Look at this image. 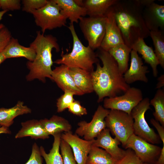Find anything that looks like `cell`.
I'll use <instances>...</instances> for the list:
<instances>
[{
  "label": "cell",
  "mask_w": 164,
  "mask_h": 164,
  "mask_svg": "<svg viewBox=\"0 0 164 164\" xmlns=\"http://www.w3.org/2000/svg\"><path fill=\"white\" fill-rule=\"evenodd\" d=\"M11 132L8 128L2 126H0V134H10Z\"/></svg>",
  "instance_id": "42"
},
{
  "label": "cell",
  "mask_w": 164,
  "mask_h": 164,
  "mask_svg": "<svg viewBox=\"0 0 164 164\" xmlns=\"http://www.w3.org/2000/svg\"><path fill=\"white\" fill-rule=\"evenodd\" d=\"M68 109L70 113L76 116H81L87 114L86 108L82 106L78 101L75 100Z\"/></svg>",
  "instance_id": "37"
},
{
  "label": "cell",
  "mask_w": 164,
  "mask_h": 164,
  "mask_svg": "<svg viewBox=\"0 0 164 164\" xmlns=\"http://www.w3.org/2000/svg\"><path fill=\"white\" fill-rule=\"evenodd\" d=\"M64 94L57 100L56 106L58 112H61L68 108L75 100L74 93L68 91H64Z\"/></svg>",
  "instance_id": "31"
},
{
  "label": "cell",
  "mask_w": 164,
  "mask_h": 164,
  "mask_svg": "<svg viewBox=\"0 0 164 164\" xmlns=\"http://www.w3.org/2000/svg\"><path fill=\"white\" fill-rule=\"evenodd\" d=\"M60 149L63 164H77L70 146L62 138Z\"/></svg>",
  "instance_id": "32"
},
{
  "label": "cell",
  "mask_w": 164,
  "mask_h": 164,
  "mask_svg": "<svg viewBox=\"0 0 164 164\" xmlns=\"http://www.w3.org/2000/svg\"><path fill=\"white\" fill-rule=\"evenodd\" d=\"M11 33L5 27L0 31V53L2 52L12 38Z\"/></svg>",
  "instance_id": "38"
},
{
  "label": "cell",
  "mask_w": 164,
  "mask_h": 164,
  "mask_svg": "<svg viewBox=\"0 0 164 164\" xmlns=\"http://www.w3.org/2000/svg\"><path fill=\"white\" fill-rule=\"evenodd\" d=\"M19 0H0V8L2 10L13 11L21 8Z\"/></svg>",
  "instance_id": "36"
},
{
  "label": "cell",
  "mask_w": 164,
  "mask_h": 164,
  "mask_svg": "<svg viewBox=\"0 0 164 164\" xmlns=\"http://www.w3.org/2000/svg\"><path fill=\"white\" fill-rule=\"evenodd\" d=\"M158 82L156 84V87L157 89H161L164 86V75L162 74L158 78Z\"/></svg>",
  "instance_id": "41"
},
{
  "label": "cell",
  "mask_w": 164,
  "mask_h": 164,
  "mask_svg": "<svg viewBox=\"0 0 164 164\" xmlns=\"http://www.w3.org/2000/svg\"><path fill=\"white\" fill-rule=\"evenodd\" d=\"M29 47L34 50L36 56L33 61L26 63L29 72L26 76V80L32 81L38 79L43 83L46 82L47 78L51 80L53 63L52 51L54 49L57 52L60 50L57 39L51 35H44L38 31Z\"/></svg>",
  "instance_id": "3"
},
{
  "label": "cell",
  "mask_w": 164,
  "mask_h": 164,
  "mask_svg": "<svg viewBox=\"0 0 164 164\" xmlns=\"http://www.w3.org/2000/svg\"><path fill=\"white\" fill-rule=\"evenodd\" d=\"M61 133L53 135L54 142L52 147L48 153H47L43 147L39 148L41 156L44 159L46 164H63V159L59 150L61 140Z\"/></svg>",
  "instance_id": "27"
},
{
  "label": "cell",
  "mask_w": 164,
  "mask_h": 164,
  "mask_svg": "<svg viewBox=\"0 0 164 164\" xmlns=\"http://www.w3.org/2000/svg\"><path fill=\"white\" fill-rule=\"evenodd\" d=\"M47 134L53 136L57 134L71 131L72 126L65 118L56 115L50 119L44 118L39 120Z\"/></svg>",
  "instance_id": "22"
},
{
  "label": "cell",
  "mask_w": 164,
  "mask_h": 164,
  "mask_svg": "<svg viewBox=\"0 0 164 164\" xmlns=\"http://www.w3.org/2000/svg\"><path fill=\"white\" fill-rule=\"evenodd\" d=\"M109 129L104 128L96 137L92 140V145L104 149L113 159L117 162L125 155L126 150L119 148L121 143L117 138H112Z\"/></svg>",
  "instance_id": "14"
},
{
  "label": "cell",
  "mask_w": 164,
  "mask_h": 164,
  "mask_svg": "<svg viewBox=\"0 0 164 164\" xmlns=\"http://www.w3.org/2000/svg\"><path fill=\"white\" fill-rule=\"evenodd\" d=\"M30 13L32 15L36 25L40 28L43 34L47 30L66 26L67 19L61 13L60 7L53 0H48L44 7Z\"/></svg>",
  "instance_id": "5"
},
{
  "label": "cell",
  "mask_w": 164,
  "mask_h": 164,
  "mask_svg": "<svg viewBox=\"0 0 164 164\" xmlns=\"http://www.w3.org/2000/svg\"><path fill=\"white\" fill-rule=\"evenodd\" d=\"M143 164H151L146 163H143Z\"/></svg>",
  "instance_id": "45"
},
{
  "label": "cell",
  "mask_w": 164,
  "mask_h": 164,
  "mask_svg": "<svg viewBox=\"0 0 164 164\" xmlns=\"http://www.w3.org/2000/svg\"><path fill=\"white\" fill-rule=\"evenodd\" d=\"M61 138L70 146L77 164H86L92 140L81 139L76 134H73L71 131L61 134Z\"/></svg>",
  "instance_id": "12"
},
{
  "label": "cell",
  "mask_w": 164,
  "mask_h": 164,
  "mask_svg": "<svg viewBox=\"0 0 164 164\" xmlns=\"http://www.w3.org/2000/svg\"><path fill=\"white\" fill-rule=\"evenodd\" d=\"M31 109L24 105V102L18 101L13 107L10 108H0V125L9 128L14 122L16 117L30 113Z\"/></svg>",
  "instance_id": "23"
},
{
  "label": "cell",
  "mask_w": 164,
  "mask_h": 164,
  "mask_svg": "<svg viewBox=\"0 0 164 164\" xmlns=\"http://www.w3.org/2000/svg\"><path fill=\"white\" fill-rule=\"evenodd\" d=\"M22 10L27 12H30L37 10L44 7L47 3V0H23Z\"/></svg>",
  "instance_id": "33"
},
{
  "label": "cell",
  "mask_w": 164,
  "mask_h": 164,
  "mask_svg": "<svg viewBox=\"0 0 164 164\" xmlns=\"http://www.w3.org/2000/svg\"><path fill=\"white\" fill-rule=\"evenodd\" d=\"M144 6L140 0H118L111 7L124 43L130 48L139 38L149 36L143 17Z\"/></svg>",
  "instance_id": "2"
},
{
  "label": "cell",
  "mask_w": 164,
  "mask_h": 164,
  "mask_svg": "<svg viewBox=\"0 0 164 164\" xmlns=\"http://www.w3.org/2000/svg\"><path fill=\"white\" fill-rule=\"evenodd\" d=\"M69 73L77 87L84 94L94 91L91 72L77 68H69Z\"/></svg>",
  "instance_id": "21"
},
{
  "label": "cell",
  "mask_w": 164,
  "mask_h": 164,
  "mask_svg": "<svg viewBox=\"0 0 164 164\" xmlns=\"http://www.w3.org/2000/svg\"><path fill=\"white\" fill-rule=\"evenodd\" d=\"M42 156L39 148L36 143L32 145L31 155L25 164H43Z\"/></svg>",
  "instance_id": "35"
},
{
  "label": "cell",
  "mask_w": 164,
  "mask_h": 164,
  "mask_svg": "<svg viewBox=\"0 0 164 164\" xmlns=\"http://www.w3.org/2000/svg\"><path fill=\"white\" fill-rule=\"evenodd\" d=\"M131 48L142 55L145 62L151 67L153 76L156 77L158 73L157 67L159 63L152 47L148 46L143 39L140 38L133 43Z\"/></svg>",
  "instance_id": "24"
},
{
  "label": "cell",
  "mask_w": 164,
  "mask_h": 164,
  "mask_svg": "<svg viewBox=\"0 0 164 164\" xmlns=\"http://www.w3.org/2000/svg\"><path fill=\"white\" fill-rule=\"evenodd\" d=\"M6 60L2 52L0 53V65Z\"/></svg>",
  "instance_id": "44"
},
{
  "label": "cell",
  "mask_w": 164,
  "mask_h": 164,
  "mask_svg": "<svg viewBox=\"0 0 164 164\" xmlns=\"http://www.w3.org/2000/svg\"><path fill=\"white\" fill-rule=\"evenodd\" d=\"M150 100L145 98L132 110L131 114L134 120V134L152 144H159L161 140L154 130L149 126L145 118L146 111L151 109Z\"/></svg>",
  "instance_id": "7"
},
{
  "label": "cell",
  "mask_w": 164,
  "mask_h": 164,
  "mask_svg": "<svg viewBox=\"0 0 164 164\" xmlns=\"http://www.w3.org/2000/svg\"><path fill=\"white\" fill-rule=\"evenodd\" d=\"M143 99L140 89L130 87L121 95L105 98L103 107L107 109L121 111L131 114L133 108Z\"/></svg>",
  "instance_id": "9"
},
{
  "label": "cell",
  "mask_w": 164,
  "mask_h": 164,
  "mask_svg": "<svg viewBox=\"0 0 164 164\" xmlns=\"http://www.w3.org/2000/svg\"><path fill=\"white\" fill-rule=\"evenodd\" d=\"M21 128L15 136V138L29 136L32 139H46L49 138L39 121L32 119L22 122Z\"/></svg>",
  "instance_id": "20"
},
{
  "label": "cell",
  "mask_w": 164,
  "mask_h": 164,
  "mask_svg": "<svg viewBox=\"0 0 164 164\" xmlns=\"http://www.w3.org/2000/svg\"><path fill=\"white\" fill-rule=\"evenodd\" d=\"M155 164H164V145L162 148L160 154Z\"/></svg>",
  "instance_id": "40"
},
{
  "label": "cell",
  "mask_w": 164,
  "mask_h": 164,
  "mask_svg": "<svg viewBox=\"0 0 164 164\" xmlns=\"http://www.w3.org/2000/svg\"><path fill=\"white\" fill-rule=\"evenodd\" d=\"M143 163L136 155L134 151L127 149L124 156L115 164H143Z\"/></svg>",
  "instance_id": "34"
},
{
  "label": "cell",
  "mask_w": 164,
  "mask_h": 164,
  "mask_svg": "<svg viewBox=\"0 0 164 164\" xmlns=\"http://www.w3.org/2000/svg\"><path fill=\"white\" fill-rule=\"evenodd\" d=\"M106 17H81L79 26L88 46L94 50L100 47L106 31Z\"/></svg>",
  "instance_id": "8"
},
{
  "label": "cell",
  "mask_w": 164,
  "mask_h": 164,
  "mask_svg": "<svg viewBox=\"0 0 164 164\" xmlns=\"http://www.w3.org/2000/svg\"><path fill=\"white\" fill-rule=\"evenodd\" d=\"M132 49L125 43L110 48L108 52L116 61L121 73L124 74L128 70L129 55Z\"/></svg>",
  "instance_id": "26"
},
{
  "label": "cell",
  "mask_w": 164,
  "mask_h": 164,
  "mask_svg": "<svg viewBox=\"0 0 164 164\" xmlns=\"http://www.w3.org/2000/svg\"><path fill=\"white\" fill-rule=\"evenodd\" d=\"M97 55L102 63L98 62L95 70L91 72L94 90L98 96L97 101L106 97H111L125 92L130 87L125 82L114 59L108 51L100 48Z\"/></svg>",
  "instance_id": "1"
},
{
  "label": "cell",
  "mask_w": 164,
  "mask_h": 164,
  "mask_svg": "<svg viewBox=\"0 0 164 164\" xmlns=\"http://www.w3.org/2000/svg\"><path fill=\"white\" fill-rule=\"evenodd\" d=\"M109 111L99 105L90 122L82 121L78 123V127L76 130L75 134L79 136L83 137L86 140L95 139L106 128L105 119Z\"/></svg>",
  "instance_id": "10"
},
{
  "label": "cell",
  "mask_w": 164,
  "mask_h": 164,
  "mask_svg": "<svg viewBox=\"0 0 164 164\" xmlns=\"http://www.w3.org/2000/svg\"><path fill=\"white\" fill-rule=\"evenodd\" d=\"M164 31L158 30L150 32L149 36L152 39L155 47V55L160 65L164 69Z\"/></svg>",
  "instance_id": "29"
},
{
  "label": "cell",
  "mask_w": 164,
  "mask_h": 164,
  "mask_svg": "<svg viewBox=\"0 0 164 164\" xmlns=\"http://www.w3.org/2000/svg\"><path fill=\"white\" fill-rule=\"evenodd\" d=\"M154 0L145 5L142 12L145 25L150 31L164 29V5L155 3Z\"/></svg>",
  "instance_id": "13"
},
{
  "label": "cell",
  "mask_w": 164,
  "mask_h": 164,
  "mask_svg": "<svg viewBox=\"0 0 164 164\" xmlns=\"http://www.w3.org/2000/svg\"><path fill=\"white\" fill-rule=\"evenodd\" d=\"M116 162L104 150L92 145L86 164H115Z\"/></svg>",
  "instance_id": "28"
},
{
  "label": "cell",
  "mask_w": 164,
  "mask_h": 164,
  "mask_svg": "<svg viewBox=\"0 0 164 164\" xmlns=\"http://www.w3.org/2000/svg\"><path fill=\"white\" fill-rule=\"evenodd\" d=\"M118 0H83V7L87 11L89 16L105 15L110 8Z\"/></svg>",
  "instance_id": "25"
},
{
  "label": "cell",
  "mask_w": 164,
  "mask_h": 164,
  "mask_svg": "<svg viewBox=\"0 0 164 164\" xmlns=\"http://www.w3.org/2000/svg\"><path fill=\"white\" fill-rule=\"evenodd\" d=\"M130 54V67L123 74L125 82L129 85L137 81L148 82L146 76L149 72L148 67L144 65L142 58L136 51L132 49Z\"/></svg>",
  "instance_id": "16"
},
{
  "label": "cell",
  "mask_w": 164,
  "mask_h": 164,
  "mask_svg": "<svg viewBox=\"0 0 164 164\" xmlns=\"http://www.w3.org/2000/svg\"><path fill=\"white\" fill-rule=\"evenodd\" d=\"M60 7L61 13L70 21L78 23L81 17L87 14L86 9L77 5L74 0H53Z\"/></svg>",
  "instance_id": "18"
},
{
  "label": "cell",
  "mask_w": 164,
  "mask_h": 164,
  "mask_svg": "<svg viewBox=\"0 0 164 164\" xmlns=\"http://www.w3.org/2000/svg\"><path fill=\"white\" fill-rule=\"evenodd\" d=\"M7 10H2L0 11V22L4 14L7 12ZM5 27L4 25L0 23V31Z\"/></svg>",
  "instance_id": "43"
},
{
  "label": "cell",
  "mask_w": 164,
  "mask_h": 164,
  "mask_svg": "<svg viewBox=\"0 0 164 164\" xmlns=\"http://www.w3.org/2000/svg\"></svg>",
  "instance_id": "46"
},
{
  "label": "cell",
  "mask_w": 164,
  "mask_h": 164,
  "mask_svg": "<svg viewBox=\"0 0 164 164\" xmlns=\"http://www.w3.org/2000/svg\"><path fill=\"white\" fill-rule=\"evenodd\" d=\"M151 123L156 129L160 140L164 145V126L162 125L160 123L155 119L151 118L150 120Z\"/></svg>",
  "instance_id": "39"
},
{
  "label": "cell",
  "mask_w": 164,
  "mask_h": 164,
  "mask_svg": "<svg viewBox=\"0 0 164 164\" xmlns=\"http://www.w3.org/2000/svg\"><path fill=\"white\" fill-rule=\"evenodd\" d=\"M105 120L106 128L125 147L128 139L134 134V120L131 114L121 111L110 110Z\"/></svg>",
  "instance_id": "6"
},
{
  "label": "cell",
  "mask_w": 164,
  "mask_h": 164,
  "mask_svg": "<svg viewBox=\"0 0 164 164\" xmlns=\"http://www.w3.org/2000/svg\"><path fill=\"white\" fill-rule=\"evenodd\" d=\"M2 53L6 59L22 57L32 62L36 56L33 49L30 47H26L21 45L17 39L12 37Z\"/></svg>",
  "instance_id": "19"
},
{
  "label": "cell",
  "mask_w": 164,
  "mask_h": 164,
  "mask_svg": "<svg viewBox=\"0 0 164 164\" xmlns=\"http://www.w3.org/2000/svg\"><path fill=\"white\" fill-rule=\"evenodd\" d=\"M68 28L73 38L72 50L65 54L62 50L61 58L53 63L65 65L70 68H79L92 72L94 70V64L98 62L97 54L89 46H86L83 44L76 33L73 24L70 23Z\"/></svg>",
  "instance_id": "4"
},
{
  "label": "cell",
  "mask_w": 164,
  "mask_h": 164,
  "mask_svg": "<svg viewBox=\"0 0 164 164\" xmlns=\"http://www.w3.org/2000/svg\"><path fill=\"white\" fill-rule=\"evenodd\" d=\"M106 15L105 33L100 48L104 50L108 51L110 48L119 44L124 43L111 7Z\"/></svg>",
  "instance_id": "15"
},
{
  "label": "cell",
  "mask_w": 164,
  "mask_h": 164,
  "mask_svg": "<svg viewBox=\"0 0 164 164\" xmlns=\"http://www.w3.org/2000/svg\"><path fill=\"white\" fill-rule=\"evenodd\" d=\"M51 80L64 92L70 91L77 95L84 94L76 86L69 73V68L65 65L61 64L52 70Z\"/></svg>",
  "instance_id": "17"
},
{
  "label": "cell",
  "mask_w": 164,
  "mask_h": 164,
  "mask_svg": "<svg viewBox=\"0 0 164 164\" xmlns=\"http://www.w3.org/2000/svg\"><path fill=\"white\" fill-rule=\"evenodd\" d=\"M150 104L154 107L153 114L155 119L164 126V89H157L154 97L150 101Z\"/></svg>",
  "instance_id": "30"
},
{
  "label": "cell",
  "mask_w": 164,
  "mask_h": 164,
  "mask_svg": "<svg viewBox=\"0 0 164 164\" xmlns=\"http://www.w3.org/2000/svg\"><path fill=\"white\" fill-rule=\"evenodd\" d=\"M125 149H130L143 162L151 164L159 157L162 149L160 147L149 143L134 134L128 139Z\"/></svg>",
  "instance_id": "11"
}]
</instances>
